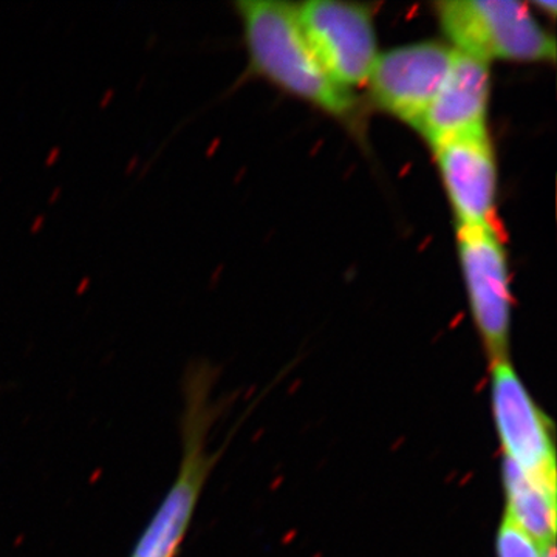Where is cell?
Masks as SVG:
<instances>
[{
	"label": "cell",
	"mask_w": 557,
	"mask_h": 557,
	"mask_svg": "<svg viewBox=\"0 0 557 557\" xmlns=\"http://www.w3.org/2000/svg\"><path fill=\"white\" fill-rule=\"evenodd\" d=\"M249 70L278 89L338 120L354 119L357 98L322 67L299 21L298 5L278 0L234 3Z\"/></svg>",
	"instance_id": "cell-1"
},
{
	"label": "cell",
	"mask_w": 557,
	"mask_h": 557,
	"mask_svg": "<svg viewBox=\"0 0 557 557\" xmlns=\"http://www.w3.org/2000/svg\"><path fill=\"white\" fill-rule=\"evenodd\" d=\"M450 49L486 62H553L555 39L525 3L516 0H445L435 3Z\"/></svg>",
	"instance_id": "cell-2"
},
{
	"label": "cell",
	"mask_w": 557,
	"mask_h": 557,
	"mask_svg": "<svg viewBox=\"0 0 557 557\" xmlns=\"http://www.w3.org/2000/svg\"><path fill=\"white\" fill-rule=\"evenodd\" d=\"M189 384L183 420V457L177 478L139 536L131 557H177L214 465V458L205 448L212 417L203 373H197L196 380Z\"/></svg>",
	"instance_id": "cell-3"
},
{
	"label": "cell",
	"mask_w": 557,
	"mask_h": 557,
	"mask_svg": "<svg viewBox=\"0 0 557 557\" xmlns=\"http://www.w3.org/2000/svg\"><path fill=\"white\" fill-rule=\"evenodd\" d=\"M457 240L472 319L493 366L509 359L512 293L507 249L496 225L458 228Z\"/></svg>",
	"instance_id": "cell-4"
},
{
	"label": "cell",
	"mask_w": 557,
	"mask_h": 557,
	"mask_svg": "<svg viewBox=\"0 0 557 557\" xmlns=\"http://www.w3.org/2000/svg\"><path fill=\"white\" fill-rule=\"evenodd\" d=\"M298 14L311 49L330 78L350 91L368 84L380 54L369 7L310 0L298 5Z\"/></svg>",
	"instance_id": "cell-5"
},
{
	"label": "cell",
	"mask_w": 557,
	"mask_h": 557,
	"mask_svg": "<svg viewBox=\"0 0 557 557\" xmlns=\"http://www.w3.org/2000/svg\"><path fill=\"white\" fill-rule=\"evenodd\" d=\"M491 403L505 460L530 478L556 485L552 420L531 397L509 359L491 366Z\"/></svg>",
	"instance_id": "cell-6"
},
{
	"label": "cell",
	"mask_w": 557,
	"mask_h": 557,
	"mask_svg": "<svg viewBox=\"0 0 557 557\" xmlns=\"http://www.w3.org/2000/svg\"><path fill=\"white\" fill-rule=\"evenodd\" d=\"M456 50L437 40L408 44L379 54L368 79L381 110L417 129L453 67Z\"/></svg>",
	"instance_id": "cell-7"
},
{
	"label": "cell",
	"mask_w": 557,
	"mask_h": 557,
	"mask_svg": "<svg viewBox=\"0 0 557 557\" xmlns=\"http://www.w3.org/2000/svg\"><path fill=\"white\" fill-rule=\"evenodd\" d=\"M432 149L458 228L494 226L497 161L487 129L456 135Z\"/></svg>",
	"instance_id": "cell-8"
},
{
	"label": "cell",
	"mask_w": 557,
	"mask_h": 557,
	"mask_svg": "<svg viewBox=\"0 0 557 557\" xmlns=\"http://www.w3.org/2000/svg\"><path fill=\"white\" fill-rule=\"evenodd\" d=\"M490 94V64L456 51L453 67L417 131L434 148L456 135L486 129Z\"/></svg>",
	"instance_id": "cell-9"
},
{
	"label": "cell",
	"mask_w": 557,
	"mask_h": 557,
	"mask_svg": "<svg viewBox=\"0 0 557 557\" xmlns=\"http://www.w3.org/2000/svg\"><path fill=\"white\" fill-rule=\"evenodd\" d=\"M504 486L509 518L542 547L555 544L556 485L530 478L505 460Z\"/></svg>",
	"instance_id": "cell-10"
},
{
	"label": "cell",
	"mask_w": 557,
	"mask_h": 557,
	"mask_svg": "<svg viewBox=\"0 0 557 557\" xmlns=\"http://www.w3.org/2000/svg\"><path fill=\"white\" fill-rule=\"evenodd\" d=\"M544 549L505 512L497 530V557H542Z\"/></svg>",
	"instance_id": "cell-11"
},
{
	"label": "cell",
	"mask_w": 557,
	"mask_h": 557,
	"mask_svg": "<svg viewBox=\"0 0 557 557\" xmlns=\"http://www.w3.org/2000/svg\"><path fill=\"white\" fill-rule=\"evenodd\" d=\"M537 7H541L542 11H545V13L552 14V16H555L556 13V2H536Z\"/></svg>",
	"instance_id": "cell-12"
},
{
	"label": "cell",
	"mask_w": 557,
	"mask_h": 557,
	"mask_svg": "<svg viewBox=\"0 0 557 557\" xmlns=\"http://www.w3.org/2000/svg\"><path fill=\"white\" fill-rule=\"evenodd\" d=\"M542 557H556V548L555 544L547 545L544 549V555Z\"/></svg>",
	"instance_id": "cell-13"
}]
</instances>
